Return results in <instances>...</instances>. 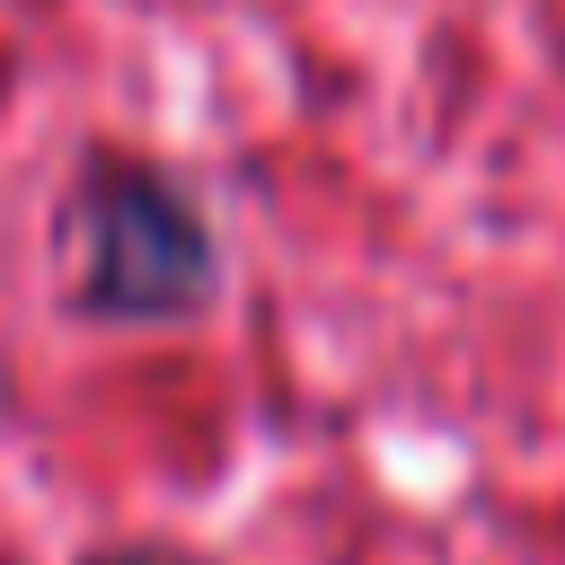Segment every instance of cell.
Instances as JSON below:
<instances>
[{"label":"cell","mask_w":565,"mask_h":565,"mask_svg":"<svg viewBox=\"0 0 565 565\" xmlns=\"http://www.w3.org/2000/svg\"><path fill=\"white\" fill-rule=\"evenodd\" d=\"M79 247H88L79 256L88 300L106 318H177L212 291V238L194 203L150 168H115L106 185H88Z\"/></svg>","instance_id":"cell-1"},{"label":"cell","mask_w":565,"mask_h":565,"mask_svg":"<svg viewBox=\"0 0 565 565\" xmlns=\"http://www.w3.org/2000/svg\"><path fill=\"white\" fill-rule=\"evenodd\" d=\"M115 565H177V556H115Z\"/></svg>","instance_id":"cell-2"}]
</instances>
